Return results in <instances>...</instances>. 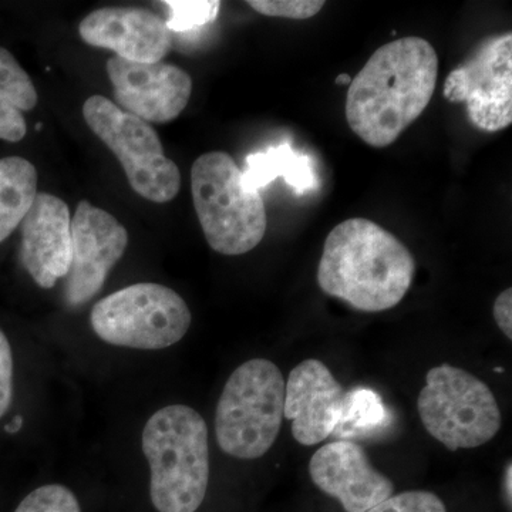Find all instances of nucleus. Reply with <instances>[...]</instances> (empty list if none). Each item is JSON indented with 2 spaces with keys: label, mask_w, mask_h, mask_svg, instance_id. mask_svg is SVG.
I'll use <instances>...</instances> for the list:
<instances>
[{
  "label": "nucleus",
  "mask_w": 512,
  "mask_h": 512,
  "mask_svg": "<svg viewBox=\"0 0 512 512\" xmlns=\"http://www.w3.org/2000/svg\"><path fill=\"white\" fill-rule=\"evenodd\" d=\"M367 512H447L439 495L429 491H406L392 495Z\"/></svg>",
  "instance_id": "nucleus-23"
},
{
  "label": "nucleus",
  "mask_w": 512,
  "mask_h": 512,
  "mask_svg": "<svg viewBox=\"0 0 512 512\" xmlns=\"http://www.w3.org/2000/svg\"><path fill=\"white\" fill-rule=\"evenodd\" d=\"M37 92L29 74L0 47V140L18 143L28 133L25 113L35 109Z\"/></svg>",
  "instance_id": "nucleus-17"
},
{
  "label": "nucleus",
  "mask_w": 512,
  "mask_h": 512,
  "mask_svg": "<svg viewBox=\"0 0 512 512\" xmlns=\"http://www.w3.org/2000/svg\"><path fill=\"white\" fill-rule=\"evenodd\" d=\"M511 480H512V464L508 463L507 467H505L504 490H505V497L508 498V505H510V507H511V501H512Z\"/></svg>",
  "instance_id": "nucleus-26"
},
{
  "label": "nucleus",
  "mask_w": 512,
  "mask_h": 512,
  "mask_svg": "<svg viewBox=\"0 0 512 512\" xmlns=\"http://www.w3.org/2000/svg\"><path fill=\"white\" fill-rule=\"evenodd\" d=\"M187 302L171 288L141 282L94 305L90 323L103 342L119 348L161 350L177 345L190 330Z\"/></svg>",
  "instance_id": "nucleus-7"
},
{
  "label": "nucleus",
  "mask_w": 512,
  "mask_h": 512,
  "mask_svg": "<svg viewBox=\"0 0 512 512\" xmlns=\"http://www.w3.org/2000/svg\"><path fill=\"white\" fill-rule=\"evenodd\" d=\"M15 512H82V507L66 485L46 484L26 495Z\"/></svg>",
  "instance_id": "nucleus-21"
},
{
  "label": "nucleus",
  "mask_w": 512,
  "mask_h": 512,
  "mask_svg": "<svg viewBox=\"0 0 512 512\" xmlns=\"http://www.w3.org/2000/svg\"><path fill=\"white\" fill-rule=\"evenodd\" d=\"M393 426V414L380 394L366 387L346 392L342 412L332 436L339 440L370 439L382 436Z\"/></svg>",
  "instance_id": "nucleus-19"
},
{
  "label": "nucleus",
  "mask_w": 512,
  "mask_h": 512,
  "mask_svg": "<svg viewBox=\"0 0 512 512\" xmlns=\"http://www.w3.org/2000/svg\"><path fill=\"white\" fill-rule=\"evenodd\" d=\"M345 390L325 363L303 360L285 382L284 419L303 446H315L332 436L342 412Z\"/></svg>",
  "instance_id": "nucleus-13"
},
{
  "label": "nucleus",
  "mask_w": 512,
  "mask_h": 512,
  "mask_svg": "<svg viewBox=\"0 0 512 512\" xmlns=\"http://www.w3.org/2000/svg\"><path fill=\"white\" fill-rule=\"evenodd\" d=\"M106 70L120 109L148 124L177 119L190 101V74L174 64L128 62L113 56Z\"/></svg>",
  "instance_id": "nucleus-11"
},
{
  "label": "nucleus",
  "mask_w": 512,
  "mask_h": 512,
  "mask_svg": "<svg viewBox=\"0 0 512 512\" xmlns=\"http://www.w3.org/2000/svg\"><path fill=\"white\" fill-rule=\"evenodd\" d=\"M494 319L497 322L498 328L507 336L512 339V289H505L498 295L494 302Z\"/></svg>",
  "instance_id": "nucleus-25"
},
{
  "label": "nucleus",
  "mask_w": 512,
  "mask_h": 512,
  "mask_svg": "<svg viewBox=\"0 0 512 512\" xmlns=\"http://www.w3.org/2000/svg\"><path fill=\"white\" fill-rule=\"evenodd\" d=\"M242 178L245 185L255 191L274 183L276 178H284L285 183L298 195L318 187L311 158L296 153L288 143L248 156Z\"/></svg>",
  "instance_id": "nucleus-16"
},
{
  "label": "nucleus",
  "mask_w": 512,
  "mask_h": 512,
  "mask_svg": "<svg viewBox=\"0 0 512 512\" xmlns=\"http://www.w3.org/2000/svg\"><path fill=\"white\" fill-rule=\"evenodd\" d=\"M352 80H350V77L348 74H339L338 79H336V83L338 84H350Z\"/></svg>",
  "instance_id": "nucleus-28"
},
{
  "label": "nucleus",
  "mask_w": 512,
  "mask_h": 512,
  "mask_svg": "<svg viewBox=\"0 0 512 512\" xmlns=\"http://www.w3.org/2000/svg\"><path fill=\"white\" fill-rule=\"evenodd\" d=\"M23 419L20 416H16L15 419L10 421V423L6 424L5 430L6 433L15 434L18 433L20 429H22Z\"/></svg>",
  "instance_id": "nucleus-27"
},
{
  "label": "nucleus",
  "mask_w": 512,
  "mask_h": 512,
  "mask_svg": "<svg viewBox=\"0 0 512 512\" xmlns=\"http://www.w3.org/2000/svg\"><path fill=\"white\" fill-rule=\"evenodd\" d=\"M165 20L171 33H185L211 25L220 15L221 2L218 0H168Z\"/></svg>",
  "instance_id": "nucleus-20"
},
{
  "label": "nucleus",
  "mask_w": 512,
  "mask_h": 512,
  "mask_svg": "<svg viewBox=\"0 0 512 512\" xmlns=\"http://www.w3.org/2000/svg\"><path fill=\"white\" fill-rule=\"evenodd\" d=\"M20 229V256L26 271L40 288H55L57 281L69 274L72 264V218L69 207L55 195L37 192Z\"/></svg>",
  "instance_id": "nucleus-14"
},
{
  "label": "nucleus",
  "mask_w": 512,
  "mask_h": 512,
  "mask_svg": "<svg viewBox=\"0 0 512 512\" xmlns=\"http://www.w3.org/2000/svg\"><path fill=\"white\" fill-rule=\"evenodd\" d=\"M414 274L416 261L400 239L376 222L352 218L326 238L318 284L357 311L383 312L403 301Z\"/></svg>",
  "instance_id": "nucleus-2"
},
{
  "label": "nucleus",
  "mask_w": 512,
  "mask_h": 512,
  "mask_svg": "<svg viewBox=\"0 0 512 512\" xmlns=\"http://www.w3.org/2000/svg\"><path fill=\"white\" fill-rule=\"evenodd\" d=\"M444 97L466 104L470 123L495 133L512 123V35L484 40L466 62L448 74Z\"/></svg>",
  "instance_id": "nucleus-9"
},
{
  "label": "nucleus",
  "mask_w": 512,
  "mask_h": 512,
  "mask_svg": "<svg viewBox=\"0 0 512 512\" xmlns=\"http://www.w3.org/2000/svg\"><path fill=\"white\" fill-rule=\"evenodd\" d=\"M439 79V56L423 37H404L377 49L349 84L346 120L370 147L392 146L429 106Z\"/></svg>",
  "instance_id": "nucleus-1"
},
{
  "label": "nucleus",
  "mask_w": 512,
  "mask_h": 512,
  "mask_svg": "<svg viewBox=\"0 0 512 512\" xmlns=\"http://www.w3.org/2000/svg\"><path fill=\"white\" fill-rule=\"evenodd\" d=\"M83 42L111 50L136 63L163 62L173 36L165 20L143 8H101L87 15L79 28Z\"/></svg>",
  "instance_id": "nucleus-15"
},
{
  "label": "nucleus",
  "mask_w": 512,
  "mask_h": 512,
  "mask_svg": "<svg viewBox=\"0 0 512 512\" xmlns=\"http://www.w3.org/2000/svg\"><path fill=\"white\" fill-rule=\"evenodd\" d=\"M13 399V355L5 333L0 330V419L8 413Z\"/></svg>",
  "instance_id": "nucleus-24"
},
{
  "label": "nucleus",
  "mask_w": 512,
  "mask_h": 512,
  "mask_svg": "<svg viewBox=\"0 0 512 512\" xmlns=\"http://www.w3.org/2000/svg\"><path fill=\"white\" fill-rule=\"evenodd\" d=\"M36 195L35 165L22 157L0 158V244L22 224Z\"/></svg>",
  "instance_id": "nucleus-18"
},
{
  "label": "nucleus",
  "mask_w": 512,
  "mask_h": 512,
  "mask_svg": "<svg viewBox=\"0 0 512 512\" xmlns=\"http://www.w3.org/2000/svg\"><path fill=\"white\" fill-rule=\"evenodd\" d=\"M417 410L427 433L451 451L483 446L497 436L503 423L490 387L447 363L427 372Z\"/></svg>",
  "instance_id": "nucleus-6"
},
{
  "label": "nucleus",
  "mask_w": 512,
  "mask_h": 512,
  "mask_svg": "<svg viewBox=\"0 0 512 512\" xmlns=\"http://www.w3.org/2000/svg\"><path fill=\"white\" fill-rule=\"evenodd\" d=\"M309 473L316 487L340 501L346 512H367L392 497L394 485L370 464L355 441L338 440L319 448Z\"/></svg>",
  "instance_id": "nucleus-12"
},
{
  "label": "nucleus",
  "mask_w": 512,
  "mask_h": 512,
  "mask_svg": "<svg viewBox=\"0 0 512 512\" xmlns=\"http://www.w3.org/2000/svg\"><path fill=\"white\" fill-rule=\"evenodd\" d=\"M141 448L150 467V498L158 512H197L210 484L208 427L197 410L170 404L144 426Z\"/></svg>",
  "instance_id": "nucleus-3"
},
{
  "label": "nucleus",
  "mask_w": 512,
  "mask_h": 512,
  "mask_svg": "<svg viewBox=\"0 0 512 512\" xmlns=\"http://www.w3.org/2000/svg\"><path fill=\"white\" fill-rule=\"evenodd\" d=\"M285 379L268 359H252L232 372L215 412V436L228 456L256 460L271 450L284 421Z\"/></svg>",
  "instance_id": "nucleus-5"
},
{
  "label": "nucleus",
  "mask_w": 512,
  "mask_h": 512,
  "mask_svg": "<svg viewBox=\"0 0 512 512\" xmlns=\"http://www.w3.org/2000/svg\"><path fill=\"white\" fill-rule=\"evenodd\" d=\"M248 5L269 18L311 19L325 6L322 0H249Z\"/></svg>",
  "instance_id": "nucleus-22"
},
{
  "label": "nucleus",
  "mask_w": 512,
  "mask_h": 512,
  "mask_svg": "<svg viewBox=\"0 0 512 512\" xmlns=\"http://www.w3.org/2000/svg\"><path fill=\"white\" fill-rule=\"evenodd\" d=\"M127 245V229L110 212L80 201L72 220V264L64 289L67 305L77 308L93 299Z\"/></svg>",
  "instance_id": "nucleus-10"
},
{
  "label": "nucleus",
  "mask_w": 512,
  "mask_h": 512,
  "mask_svg": "<svg viewBox=\"0 0 512 512\" xmlns=\"http://www.w3.org/2000/svg\"><path fill=\"white\" fill-rule=\"evenodd\" d=\"M191 192L205 239L215 252L244 255L261 244L268 227L264 200L245 185L229 154L211 151L198 157L191 168Z\"/></svg>",
  "instance_id": "nucleus-4"
},
{
  "label": "nucleus",
  "mask_w": 512,
  "mask_h": 512,
  "mask_svg": "<svg viewBox=\"0 0 512 512\" xmlns=\"http://www.w3.org/2000/svg\"><path fill=\"white\" fill-rule=\"evenodd\" d=\"M87 126L113 151L123 165L131 188L148 201H173L181 188L177 164L165 156L157 131L103 96L83 106Z\"/></svg>",
  "instance_id": "nucleus-8"
}]
</instances>
